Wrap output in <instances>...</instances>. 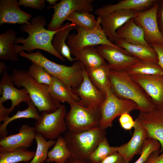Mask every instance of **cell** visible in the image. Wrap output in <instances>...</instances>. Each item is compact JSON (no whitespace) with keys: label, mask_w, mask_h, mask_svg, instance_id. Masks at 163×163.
<instances>
[{"label":"cell","mask_w":163,"mask_h":163,"mask_svg":"<svg viewBox=\"0 0 163 163\" xmlns=\"http://www.w3.org/2000/svg\"><path fill=\"white\" fill-rule=\"evenodd\" d=\"M30 24H23L20 26V31L27 33L28 37H16L15 43H20L22 45L14 44V52L17 54L25 50L29 53L35 49L46 51L55 56L63 62L66 61L64 57L57 52L53 48L52 42L58 30L51 31L44 27L47 20L42 15H38L32 18Z\"/></svg>","instance_id":"1"},{"label":"cell","mask_w":163,"mask_h":163,"mask_svg":"<svg viewBox=\"0 0 163 163\" xmlns=\"http://www.w3.org/2000/svg\"><path fill=\"white\" fill-rule=\"evenodd\" d=\"M110 77L111 91L116 97L134 102L140 112H148L155 108L150 97L125 70L111 69Z\"/></svg>","instance_id":"2"},{"label":"cell","mask_w":163,"mask_h":163,"mask_svg":"<svg viewBox=\"0 0 163 163\" xmlns=\"http://www.w3.org/2000/svg\"><path fill=\"white\" fill-rule=\"evenodd\" d=\"M18 54L43 67L53 77L61 80L72 92V90L78 88L83 81L84 66L78 61L68 66L50 60L38 50L30 53L22 51Z\"/></svg>","instance_id":"3"},{"label":"cell","mask_w":163,"mask_h":163,"mask_svg":"<svg viewBox=\"0 0 163 163\" xmlns=\"http://www.w3.org/2000/svg\"><path fill=\"white\" fill-rule=\"evenodd\" d=\"M10 75L14 85L19 88L23 87L26 90L39 112L53 113L61 105L50 96L48 86L36 82L27 71L14 69Z\"/></svg>","instance_id":"4"},{"label":"cell","mask_w":163,"mask_h":163,"mask_svg":"<svg viewBox=\"0 0 163 163\" xmlns=\"http://www.w3.org/2000/svg\"><path fill=\"white\" fill-rule=\"evenodd\" d=\"M106 129L100 126L79 133L68 130L63 137L72 156L88 163L90 155L100 142L106 138Z\"/></svg>","instance_id":"5"},{"label":"cell","mask_w":163,"mask_h":163,"mask_svg":"<svg viewBox=\"0 0 163 163\" xmlns=\"http://www.w3.org/2000/svg\"><path fill=\"white\" fill-rule=\"evenodd\" d=\"M70 109L66 113L65 120L68 130L79 133L100 126L101 119L100 109L86 108L74 102L70 105Z\"/></svg>","instance_id":"6"},{"label":"cell","mask_w":163,"mask_h":163,"mask_svg":"<svg viewBox=\"0 0 163 163\" xmlns=\"http://www.w3.org/2000/svg\"><path fill=\"white\" fill-rule=\"evenodd\" d=\"M66 114V107L63 104L53 113L41 112L35 123L36 132L48 140L57 139L68 129L65 120Z\"/></svg>","instance_id":"7"},{"label":"cell","mask_w":163,"mask_h":163,"mask_svg":"<svg viewBox=\"0 0 163 163\" xmlns=\"http://www.w3.org/2000/svg\"><path fill=\"white\" fill-rule=\"evenodd\" d=\"M75 29L77 34H69L66 42L73 56L78 50L88 46L106 45L122 49L109 40L101 26L91 30H86L78 26H76Z\"/></svg>","instance_id":"8"},{"label":"cell","mask_w":163,"mask_h":163,"mask_svg":"<svg viewBox=\"0 0 163 163\" xmlns=\"http://www.w3.org/2000/svg\"><path fill=\"white\" fill-rule=\"evenodd\" d=\"M94 0H62L55 5L48 7L53 8L54 13L47 29L53 31L59 30L64 22L75 11L91 13L94 8Z\"/></svg>","instance_id":"9"},{"label":"cell","mask_w":163,"mask_h":163,"mask_svg":"<svg viewBox=\"0 0 163 163\" xmlns=\"http://www.w3.org/2000/svg\"><path fill=\"white\" fill-rule=\"evenodd\" d=\"M136 110L137 105L134 102L118 98L111 91L106 94V99L100 107V126L106 129L112 126L113 121L117 117Z\"/></svg>","instance_id":"10"},{"label":"cell","mask_w":163,"mask_h":163,"mask_svg":"<svg viewBox=\"0 0 163 163\" xmlns=\"http://www.w3.org/2000/svg\"><path fill=\"white\" fill-rule=\"evenodd\" d=\"M158 8V3L147 10L136 11L133 18L135 23L142 29L145 40L150 46L154 43L163 44V37L157 20Z\"/></svg>","instance_id":"11"},{"label":"cell","mask_w":163,"mask_h":163,"mask_svg":"<svg viewBox=\"0 0 163 163\" xmlns=\"http://www.w3.org/2000/svg\"><path fill=\"white\" fill-rule=\"evenodd\" d=\"M83 73L82 82L78 88L72 90L80 98L77 103L86 108L100 109L106 99V94L93 84L84 67Z\"/></svg>","instance_id":"12"},{"label":"cell","mask_w":163,"mask_h":163,"mask_svg":"<svg viewBox=\"0 0 163 163\" xmlns=\"http://www.w3.org/2000/svg\"><path fill=\"white\" fill-rule=\"evenodd\" d=\"M97 50L107 61L111 69L117 71L126 70L140 60L128 54L122 49L106 45L95 46Z\"/></svg>","instance_id":"13"},{"label":"cell","mask_w":163,"mask_h":163,"mask_svg":"<svg viewBox=\"0 0 163 163\" xmlns=\"http://www.w3.org/2000/svg\"><path fill=\"white\" fill-rule=\"evenodd\" d=\"M136 119L145 129L147 137L158 141L163 151V109L155 108L148 112H140Z\"/></svg>","instance_id":"14"},{"label":"cell","mask_w":163,"mask_h":163,"mask_svg":"<svg viewBox=\"0 0 163 163\" xmlns=\"http://www.w3.org/2000/svg\"><path fill=\"white\" fill-rule=\"evenodd\" d=\"M136 11H119L98 16L102 29L110 41L115 42L118 39L117 30L128 20L133 18Z\"/></svg>","instance_id":"15"},{"label":"cell","mask_w":163,"mask_h":163,"mask_svg":"<svg viewBox=\"0 0 163 163\" xmlns=\"http://www.w3.org/2000/svg\"><path fill=\"white\" fill-rule=\"evenodd\" d=\"M14 84L10 75L6 71H4L0 81V103L2 104L8 100L11 101V106L9 108L13 112L15 106L18 107L21 102L27 104L31 99L26 90L23 88L18 89Z\"/></svg>","instance_id":"16"},{"label":"cell","mask_w":163,"mask_h":163,"mask_svg":"<svg viewBox=\"0 0 163 163\" xmlns=\"http://www.w3.org/2000/svg\"><path fill=\"white\" fill-rule=\"evenodd\" d=\"M130 76L150 97L155 107L163 109V75Z\"/></svg>","instance_id":"17"},{"label":"cell","mask_w":163,"mask_h":163,"mask_svg":"<svg viewBox=\"0 0 163 163\" xmlns=\"http://www.w3.org/2000/svg\"><path fill=\"white\" fill-rule=\"evenodd\" d=\"M133 135L129 142L117 147V152L121 155L126 163H129L136 155H140L142 147L147 138L145 128L136 119Z\"/></svg>","instance_id":"18"},{"label":"cell","mask_w":163,"mask_h":163,"mask_svg":"<svg viewBox=\"0 0 163 163\" xmlns=\"http://www.w3.org/2000/svg\"><path fill=\"white\" fill-rule=\"evenodd\" d=\"M16 0H0V24L5 23L30 24L32 17L30 14L22 10Z\"/></svg>","instance_id":"19"},{"label":"cell","mask_w":163,"mask_h":163,"mask_svg":"<svg viewBox=\"0 0 163 163\" xmlns=\"http://www.w3.org/2000/svg\"><path fill=\"white\" fill-rule=\"evenodd\" d=\"M36 133L34 127L28 124L22 125L17 133L0 139V151L11 150L19 147H30L35 139Z\"/></svg>","instance_id":"20"},{"label":"cell","mask_w":163,"mask_h":163,"mask_svg":"<svg viewBox=\"0 0 163 163\" xmlns=\"http://www.w3.org/2000/svg\"><path fill=\"white\" fill-rule=\"evenodd\" d=\"M157 0H123L115 4H109L94 11L98 16L117 11L129 10L141 11L147 10L158 3Z\"/></svg>","instance_id":"21"},{"label":"cell","mask_w":163,"mask_h":163,"mask_svg":"<svg viewBox=\"0 0 163 163\" xmlns=\"http://www.w3.org/2000/svg\"><path fill=\"white\" fill-rule=\"evenodd\" d=\"M118 38L132 44H139L151 47L145 40L143 31L135 22L133 18L127 21L116 31Z\"/></svg>","instance_id":"22"},{"label":"cell","mask_w":163,"mask_h":163,"mask_svg":"<svg viewBox=\"0 0 163 163\" xmlns=\"http://www.w3.org/2000/svg\"><path fill=\"white\" fill-rule=\"evenodd\" d=\"M116 44L125 50L127 53L140 60L158 63L156 52L153 48L139 44L127 43L121 38L115 41Z\"/></svg>","instance_id":"23"},{"label":"cell","mask_w":163,"mask_h":163,"mask_svg":"<svg viewBox=\"0 0 163 163\" xmlns=\"http://www.w3.org/2000/svg\"><path fill=\"white\" fill-rule=\"evenodd\" d=\"M76 26L75 24L69 22L62 25L55 34L52 42V45L55 50L72 62L76 60L75 58L72 57L69 48L66 42L70 32L75 29Z\"/></svg>","instance_id":"24"},{"label":"cell","mask_w":163,"mask_h":163,"mask_svg":"<svg viewBox=\"0 0 163 163\" xmlns=\"http://www.w3.org/2000/svg\"><path fill=\"white\" fill-rule=\"evenodd\" d=\"M111 69L110 66L106 62L99 67L86 70L93 84L106 94L112 91L110 77Z\"/></svg>","instance_id":"25"},{"label":"cell","mask_w":163,"mask_h":163,"mask_svg":"<svg viewBox=\"0 0 163 163\" xmlns=\"http://www.w3.org/2000/svg\"><path fill=\"white\" fill-rule=\"evenodd\" d=\"M74 56L76 61L82 63L86 70L97 67L107 62L95 46L83 47L77 51Z\"/></svg>","instance_id":"26"},{"label":"cell","mask_w":163,"mask_h":163,"mask_svg":"<svg viewBox=\"0 0 163 163\" xmlns=\"http://www.w3.org/2000/svg\"><path fill=\"white\" fill-rule=\"evenodd\" d=\"M48 92L53 99L60 103L66 102L70 105L80 100L79 97L70 91L61 80L55 77H53L52 84L48 86Z\"/></svg>","instance_id":"27"},{"label":"cell","mask_w":163,"mask_h":163,"mask_svg":"<svg viewBox=\"0 0 163 163\" xmlns=\"http://www.w3.org/2000/svg\"><path fill=\"white\" fill-rule=\"evenodd\" d=\"M17 33L9 29L0 35V59L4 60L17 61L18 56L14 52V45Z\"/></svg>","instance_id":"28"},{"label":"cell","mask_w":163,"mask_h":163,"mask_svg":"<svg viewBox=\"0 0 163 163\" xmlns=\"http://www.w3.org/2000/svg\"><path fill=\"white\" fill-rule=\"evenodd\" d=\"M35 151L19 147L11 150L0 151V163L29 162L34 157Z\"/></svg>","instance_id":"29"},{"label":"cell","mask_w":163,"mask_h":163,"mask_svg":"<svg viewBox=\"0 0 163 163\" xmlns=\"http://www.w3.org/2000/svg\"><path fill=\"white\" fill-rule=\"evenodd\" d=\"M66 20L87 30H92L101 26L98 17L96 20L93 14L88 12L75 11Z\"/></svg>","instance_id":"30"},{"label":"cell","mask_w":163,"mask_h":163,"mask_svg":"<svg viewBox=\"0 0 163 163\" xmlns=\"http://www.w3.org/2000/svg\"><path fill=\"white\" fill-rule=\"evenodd\" d=\"M27 104L28 107L26 109L22 111L18 110L15 114L11 117H9L1 125L0 139L7 136L8 131L7 130V127L8 124L11 121L21 118H32L36 120L39 119L40 115L38 113L37 107L32 101H30Z\"/></svg>","instance_id":"31"},{"label":"cell","mask_w":163,"mask_h":163,"mask_svg":"<svg viewBox=\"0 0 163 163\" xmlns=\"http://www.w3.org/2000/svg\"><path fill=\"white\" fill-rule=\"evenodd\" d=\"M56 140L53 148L48 152L46 161L49 163H66L72 155L63 137L60 136Z\"/></svg>","instance_id":"32"},{"label":"cell","mask_w":163,"mask_h":163,"mask_svg":"<svg viewBox=\"0 0 163 163\" xmlns=\"http://www.w3.org/2000/svg\"><path fill=\"white\" fill-rule=\"evenodd\" d=\"M125 71L130 75H163V70L158 63L142 60L135 63Z\"/></svg>","instance_id":"33"},{"label":"cell","mask_w":163,"mask_h":163,"mask_svg":"<svg viewBox=\"0 0 163 163\" xmlns=\"http://www.w3.org/2000/svg\"><path fill=\"white\" fill-rule=\"evenodd\" d=\"M35 139L37 143L36 151L34 157L28 163H43L47 160L49 148L55 145L56 141L48 140L47 141L41 135L37 133Z\"/></svg>","instance_id":"34"},{"label":"cell","mask_w":163,"mask_h":163,"mask_svg":"<svg viewBox=\"0 0 163 163\" xmlns=\"http://www.w3.org/2000/svg\"><path fill=\"white\" fill-rule=\"evenodd\" d=\"M116 152L117 147L110 146L105 138L100 142L95 149L91 154L88 163H99L108 156Z\"/></svg>","instance_id":"35"},{"label":"cell","mask_w":163,"mask_h":163,"mask_svg":"<svg viewBox=\"0 0 163 163\" xmlns=\"http://www.w3.org/2000/svg\"><path fill=\"white\" fill-rule=\"evenodd\" d=\"M27 72L39 84L48 86L52 84L53 77L43 67L36 63L32 62Z\"/></svg>","instance_id":"36"},{"label":"cell","mask_w":163,"mask_h":163,"mask_svg":"<svg viewBox=\"0 0 163 163\" xmlns=\"http://www.w3.org/2000/svg\"><path fill=\"white\" fill-rule=\"evenodd\" d=\"M161 144L157 140L147 137L144 143L140 156L134 163H144L153 152L160 149Z\"/></svg>","instance_id":"37"},{"label":"cell","mask_w":163,"mask_h":163,"mask_svg":"<svg viewBox=\"0 0 163 163\" xmlns=\"http://www.w3.org/2000/svg\"><path fill=\"white\" fill-rule=\"evenodd\" d=\"M18 2L20 6L39 10H42L45 6L44 0H19Z\"/></svg>","instance_id":"38"},{"label":"cell","mask_w":163,"mask_h":163,"mask_svg":"<svg viewBox=\"0 0 163 163\" xmlns=\"http://www.w3.org/2000/svg\"><path fill=\"white\" fill-rule=\"evenodd\" d=\"M120 124L121 127L126 130H130L134 127L135 120L128 113H125L122 114L119 119Z\"/></svg>","instance_id":"39"},{"label":"cell","mask_w":163,"mask_h":163,"mask_svg":"<svg viewBox=\"0 0 163 163\" xmlns=\"http://www.w3.org/2000/svg\"><path fill=\"white\" fill-rule=\"evenodd\" d=\"M99 163H126L121 155L116 152L108 156Z\"/></svg>","instance_id":"40"},{"label":"cell","mask_w":163,"mask_h":163,"mask_svg":"<svg viewBox=\"0 0 163 163\" xmlns=\"http://www.w3.org/2000/svg\"><path fill=\"white\" fill-rule=\"evenodd\" d=\"M144 163H163V151L160 149L152 153Z\"/></svg>","instance_id":"41"},{"label":"cell","mask_w":163,"mask_h":163,"mask_svg":"<svg viewBox=\"0 0 163 163\" xmlns=\"http://www.w3.org/2000/svg\"><path fill=\"white\" fill-rule=\"evenodd\" d=\"M151 46L156 52L158 60V64L163 70V44L154 43Z\"/></svg>","instance_id":"42"},{"label":"cell","mask_w":163,"mask_h":163,"mask_svg":"<svg viewBox=\"0 0 163 163\" xmlns=\"http://www.w3.org/2000/svg\"><path fill=\"white\" fill-rule=\"evenodd\" d=\"M157 17L160 30L161 28L163 27V0L159 1Z\"/></svg>","instance_id":"43"},{"label":"cell","mask_w":163,"mask_h":163,"mask_svg":"<svg viewBox=\"0 0 163 163\" xmlns=\"http://www.w3.org/2000/svg\"><path fill=\"white\" fill-rule=\"evenodd\" d=\"M11 112L9 108H6L3 104L0 103V122H4L9 117L8 116Z\"/></svg>","instance_id":"44"},{"label":"cell","mask_w":163,"mask_h":163,"mask_svg":"<svg viewBox=\"0 0 163 163\" xmlns=\"http://www.w3.org/2000/svg\"><path fill=\"white\" fill-rule=\"evenodd\" d=\"M66 163H88L86 161L76 157L72 156Z\"/></svg>","instance_id":"45"},{"label":"cell","mask_w":163,"mask_h":163,"mask_svg":"<svg viewBox=\"0 0 163 163\" xmlns=\"http://www.w3.org/2000/svg\"><path fill=\"white\" fill-rule=\"evenodd\" d=\"M0 74H3V73L4 72V71H3V70H4V71H6L5 70V69H6V67L5 66V63L3 62H2V61H0Z\"/></svg>","instance_id":"46"},{"label":"cell","mask_w":163,"mask_h":163,"mask_svg":"<svg viewBox=\"0 0 163 163\" xmlns=\"http://www.w3.org/2000/svg\"><path fill=\"white\" fill-rule=\"evenodd\" d=\"M58 0H47V1L51 6L52 5H55L57 3L56 2L58 1Z\"/></svg>","instance_id":"47"},{"label":"cell","mask_w":163,"mask_h":163,"mask_svg":"<svg viewBox=\"0 0 163 163\" xmlns=\"http://www.w3.org/2000/svg\"><path fill=\"white\" fill-rule=\"evenodd\" d=\"M160 31L163 37V27L160 29Z\"/></svg>","instance_id":"48"}]
</instances>
